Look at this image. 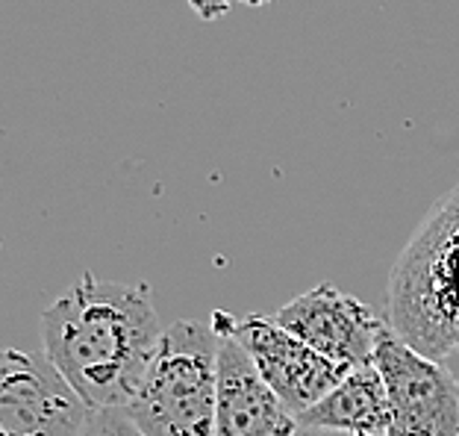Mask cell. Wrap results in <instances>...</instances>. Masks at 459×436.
Returning <instances> with one entry per match:
<instances>
[{"instance_id":"1","label":"cell","mask_w":459,"mask_h":436,"mask_svg":"<svg viewBox=\"0 0 459 436\" xmlns=\"http://www.w3.org/2000/svg\"><path fill=\"white\" fill-rule=\"evenodd\" d=\"M41 354L91 410H124L148 375L165 327L148 283L82 275L39 321Z\"/></svg>"},{"instance_id":"2","label":"cell","mask_w":459,"mask_h":436,"mask_svg":"<svg viewBox=\"0 0 459 436\" xmlns=\"http://www.w3.org/2000/svg\"><path fill=\"white\" fill-rule=\"evenodd\" d=\"M215 404L218 334L195 318L174 321L124 413L144 436H215Z\"/></svg>"},{"instance_id":"3","label":"cell","mask_w":459,"mask_h":436,"mask_svg":"<svg viewBox=\"0 0 459 436\" xmlns=\"http://www.w3.org/2000/svg\"><path fill=\"white\" fill-rule=\"evenodd\" d=\"M377 362L392 407L389 436H459V378L439 360L383 327Z\"/></svg>"},{"instance_id":"4","label":"cell","mask_w":459,"mask_h":436,"mask_svg":"<svg viewBox=\"0 0 459 436\" xmlns=\"http://www.w3.org/2000/svg\"><path fill=\"white\" fill-rule=\"evenodd\" d=\"M210 325L230 334L247 351L259 375L268 380V387L283 398V404L295 416L316 407L353 369L321 357L300 336L277 325V318H265L259 313L236 318L227 310H215Z\"/></svg>"},{"instance_id":"5","label":"cell","mask_w":459,"mask_h":436,"mask_svg":"<svg viewBox=\"0 0 459 436\" xmlns=\"http://www.w3.org/2000/svg\"><path fill=\"white\" fill-rule=\"evenodd\" d=\"M91 407L45 354L9 348L0 362V436H82Z\"/></svg>"},{"instance_id":"6","label":"cell","mask_w":459,"mask_h":436,"mask_svg":"<svg viewBox=\"0 0 459 436\" xmlns=\"http://www.w3.org/2000/svg\"><path fill=\"white\" fill-rule=\"evenodd\" d=\"M277 325L300 336L312 351L342 366L374 362L385 321L359 298L342 292L333 283H318L304 295L280 307Z\"/></svg>"},{"instance_id":"7","label":"cell","mask_w":459,"mask_h":436,"mask_svg":"<svg viewBox=\"0 0 459 436\" xmlns=\"http://www.w3.org/2000/svg\"><path fill=\"white\" fill-rule=\"evenodd\" d=\"M215 330V327H212ZM218 334V404L215 436H291L298 416L259 375L238 342Z\"/></svg>"},{"instance_id":"8","label":"cell","mask_w":459,"mask_h":436,"mask_svg":"<svg viewBox=\"0 0 459 436\" xmlns=\"http://www.w3.org/2000/svg\"><path fill=\"white\" fill-rule=\"evenodd\" d=\"M298 424L353 431L365 436H389L392 407L377 362L353 366L336 389H330L316 407L300 413Z\"/></svg>"},{"instance_id":"9","label":"cell","mask_w":459,"mask_h":436,"mask_svg":"<svg viewBox=\"0 0 459 436\" xmlns=\"http://www.w3.org/2000/svg\"><path fill=\"white\" fill-rule=\"evenodd\" d=\"M82 436H144L124 410H91Z\"/></svg>"},{"instance_id":"10","label":"cell","mask_w":459,"mask_h":436,"mask_svg":"<svg viewBox=\"0 0 459 436\" xmlns=\"http://www.w3.org/2000/svg\"><path fill=\"white\" fill-rule=\"evenodd\" d=\"M236 0H189L192 13L204 21H218L230 13V6H233Z\"/></svg>"},{"instance_id":"11","label":"cell","mask_w":459,"mask_h":436,"mask_svg":"<svg viewBox=\"0 0 459 436\" xmlns=\"http://www.w3.org/2000/svg\"><path fill=\"white\" fill-rule=\"evenodd\" d=\"M291 436H365L353 431H336V428H318V424H298Z\"/></svg>"},{"instance_id":"12","label":"cell","mask_w":459,"mask_h":436,"mask_svg":"<svg viewBox=\"0 0 459 436\" xmlns=\"http://www.w3.org/2000/svg\"><path fill=\"white\" fill-rule=\"evenodd\" d=\"M236 4H242V6H250V9H259V6H268L271 0H236Z\"/></svg>"}]
</instances>
